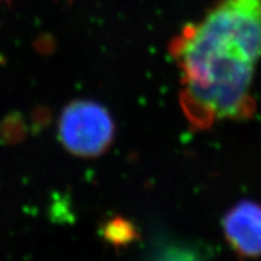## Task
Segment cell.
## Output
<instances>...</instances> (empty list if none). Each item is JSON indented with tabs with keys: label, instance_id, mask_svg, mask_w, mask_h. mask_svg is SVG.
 <instances>
[{
	"label": "cell",
	"instance_id": "obj_1",
	"mask_svg": "<svg viewBox=\"0 0 261 261\" xmlns=\"http://www.w3.org/2000/svg\"><path fill=\"white\" fill-rule=\"evenodd\" d=\"M180 74L179 100L195 128L244 121L255 112L252 86L261 61V0H215L169 44Z\"/></svg>",
	"mask_w": 261,
	"mask_h": 261
},
{
	"label": "cell",
	"instance_id": "obj_2",
	"mask_svg": "<svg viewBox=\"0 0 261 261\" xmlns=\"http://www.w3.org/2000/svg\"><path fill=\"white\" fill-rule=\"evenodd\" d=\"M58 137L71 155L97 158L113 144L115 122L102 104L87 99L74 100L61 114Z\"/></svg>",
	"mask_w": 261,
	"mask_h": 261
},
{
	"label": "cell",
	"instance_id": "obj_3",
	"mask_svg": "<svg viewBox=\"0 0 261 261\" xmlns=\"http://www.w3.org/2000/svg\"><path fill=\"white\" fill-rule=\"evenodd\" d=\"M223 232L231 249L243 259L261 256V204L241 201L223 217Z\"/></svg>",
	"mask_w": 261,
	"mask_h": 261
},
{
	"label": "cell",
	"instance_id": "obj_4",
	"mask_svg": "<svg viewBox=\"0 0 261 261\" xmlns=\"http://www.w3.org/2000/svg\"><path fill=\"white\" fill-rule=\"evenodd\" d=\"M204 250L195 246L180 244L165 249L154 261H203Z\"/></svg>",
	"mask_w": 261,
	"mask_h": 261
},
{
	"label": "cell",
	"instance_id": "obj_5",
	"mask_svg": "<svg viewBox=\"0 0 261 261\" xmlns=\"http://www.w3.org/2000/svg\"><path fill=\"white\" fill-rule=\"evenodd\" d=\"M133 236V228L125 221H113L107 228V237L115 243L127 242Z\"/></svg>",
	"mask_w": 261,
	"mask_h": 261
},
{
	"label": "cell",
	"instance_id": "obj_6",
	"mask_svg": "<svg viewBox=\"0 0 261 261\" xmlns=\"http://www.w3.org/2000/svg\"><path fill=\"white\" fill-rule=\"evenodd\" d=\"M0 2H4V0H0Z\"/></svg>",
	"mask_w": 261,
	"mask_h": 261
}]
</instances>
